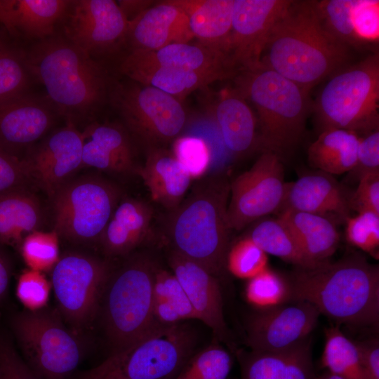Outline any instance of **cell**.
<instances>
[{
	"instance_id": "f35d334b",
	"label": "cell",
	"mask_w": 379,
	"mask_h": 379,
	"mask_svg": "<svg viewBox=\"0 0 379 379\" xmlns=\"http://www.w3.org/2000/svg\"><path fill=\"white\" fill-rule=\"evenodd\" d=\"M245 297L248 303L260 310L283 305L291 299L288 279L267 267L248 280Z\"/></svg>"
},
{
	"instance_id": "b9f144b4",
	"label": "cell",
	"mask_w": 379,
	"mask_h": 379,
	"mask_svg": "<svg viewBox=\"0 0 379 379\" xmlns=\"http://www.w3.org/2000/svg\"><path fill=\"white\" fill-rule=\"evenodd\" d=\"M171 152L192 180L201 178L213 161L209 144L199 136H178L173 141Z\"/></svg>"
},
{
	"instance_id": "7bdbcfd3",
	"label": "cell",
	"mask_w": 379,
	"mask_h": 379,
	"mask_svg": "<svg viewBox=\"0 0 379 379\" xmlns=\"http://www.w3.org/2000/svg\"><path fill=\"white\" fill-rule=\"evenodd\" d=\"M267 263V254L247 236L229 247L225 265L232 275L248 280L266 270Z\"/></svg>"
},
{
	"instance_id": "5bb4252c",
	"label": "cell",
	"mask_w": 379,
	"mask_h": 379,
	"mask_svg": "<svg viewBox=\"0 0 379 379\" xmlns=\"http://www.w3.org/2000/svg\"><path fill=\"white\" fill-rule=\"evenodd\" d=\"M291 0H234L226 58L236 72L261 65L270 34Z\"/></svg>"
},
{
	"instance_id": "8992f818",
	"label": "cell",
	"mask_w": 379,
	"mask_h": 379,
	"mask_svg": "<svg viewBox=\"0 0 379 379\" xmlns=\"http://www.w3.org/2000/svg\"><path fill=\"white\" fill-rule=\"evenodd\" d=\"M128 255L119 268L112 270L98 311L111 353L128 347L160 326L153 316L157 265L146 254Z\"/></svg>"
},
{
	"instance_id": "52a82bcc",
	"label": "cell",
	"mask_w": 379,
	"mask_h": 379,
	"mask_svg": "<svg viewBox=\"0 0 379 379\" xmlns=\"http://www.w3.org/2000/svg\"><path fill=\"white\" fill-rule=\"evenodd\" d=\"M379 55L343 67L330 76L312 104L319 131L348 130L358 135L378 129Z\"/></svg>"
},
{
	"instance_id": "e575fe53",
	"label": "cell",
	"mask_w": 379,
	"mask_h": 379,
	"mask_svg": "<svg viewBox=\"0 0 379 379\" xmlns=\"http://www.w3.org/2000/svg\"><path fill=\"white\" fill-rule=\"evenodd\" d=\"M248 237L267 254L278 257L298 267H311L288 227L278 217L260 220Z\"/></svg>"
},
{
	"instance_id": "d6a6232c",
	"label": "cell",
	"mask_w": 379,
	"mask_h": 379,
	"mask_svg": "<svg viewBox=\"0 0 379 379\" xmlns=\"http://www.w3.org/2000/svg\"><path fill=\"white\" fill-rule=\"evenodd\" d=\"M359 140V135L348 130L322 131L308 148V161L332 175L348 173L355 165Z\"/></svg>"
},
{
	"instance_id": "4dcf8cb0",
	"label": "cell",
	"mask_w": 379,
	"mask_h": 379,
	"mask_svg": "<svg viewBox=\"0 0 379 379\" xmlns=\"http://www.w3.org/2000/svg\"><path fill=\"white\" fill-rule=\"evenodd\" d=\"M120 71L133 81L157 88L179 100L193 91L232 74L222 72H194L121 62Z\"/></svg>"
},
{
	"instance_id": "ba28073f",
	"label": "cell",
	"mask_w": 379,
	"mask_h": 379,
	"mask_svg": "<svg viewBox=\"0 0 379 379\" xmlns=\"http://www.w3.org/2000/svg\"><path fill=\"white\" fill-rule=\"evenodd\" d=\"M197 335L182 322L160 326L128 347L111 353L78 379H174L195 352Z\"/></svg>"
},
{
	"instance_id": "1f68e13d",
	"label": "cell",
	"mask_w": 379,
	"mask_h": 379,
	"mask_svg": "<svg viewBox=\"0 0 379 379\" xmlns=\"http://www.w3.org/2000/svg\"><path fill=\"white\" fill-rule=\"evenodd\" d=\"M42 222L40 201L25 187L0 195V242L21 244L27 235L39 230Z\"/></svg>"
},
{
	"instance_id": "e0dca14e",
	"label": "cell",
	"mask_w": 379,
	"mask_h": 379,
	"mask_svg": "<svg viewBox=\"0 0 379 379\" xmlns=\"http://www.w3.org/2000/svg\"><path fill=\"white\" fill-rule=\"evenodd\" d=\"M319 315L313 305L304 301L260 310L247 321L246 343L258 352L291 347L309 338Z\"/></svg>"
},
{
	"instance_id": "4fadbf2b",
	"label": "cell",
	"mask_w": 379,
	"mask_h": 379,
	"mask_svg": "<svg viewBox=\"0 0 379 379\" xmlns=\"http://www.w3.org/2000/svg\"><path fill=\"white\" fill-rule=\"evenodd\" d=\"M286 185L282 159L271 151H262L252 166L230 183L227 209L230 229L241 230L279 211Z\"/></svg>"
},
{
	"instance_id": "8d00e7d4",
	"label": "cell",
	"mask_w": 379,
	"mask_h": 379,
	"mask_svg": "<svg viewBox=\"0 0 379 379\" xmlns=\"http://www.w3.org/2000/svg\"><path fill=\"white\" fill-rule=\"evenodd\" d=\"M357 0L314 1L319 21L335 41L347 46L359 47L361 43L354 27L353 14Z\"/></svg>"
},
{
	"instance_id": "9a60e30c",
	"label": "cell",
	"mask_w": 379,
	"mask_h": 379,
	"mask_svg": "<svg viewBox=\"0 0 379 379\" xmlns=\"http://www.w3.org/2000/svg\"><path fill=\"white\" fill-rule=\"evenodd\" d=\"M82 149L81 131L67 121L21 159L28 180L52 197L81 168Z\"/></svg>"
},
{
	"instance_id": "f5cc1de1",
	"label": "cell",
	"mask_w": 379,
	"mask_h": 379,
	"mask_svg": "<svg viewBox=\"0 0 379 379\" xmlns=\"http://www.w3.org/2000/svg\"><path fill=\"white\" fill-rule=\"evenodd\" d=\"M152 1H119L120 8L129 20L131 14H135L134 18L139 13L142 12L146 8H149V5Z\"/></svg>"
},
{
	"instance_id": "603a6c76",
	"label": "cell",
	"mask_w": 379,
	"mask_h": 379,
	"mask_svg": "<svg viewBox=\"0 0 379 379\" xmlns=\"http://www.w3.org/2000/svg\"><path fill=\"white\" fill-rule=\"evenodd\" d=\"M153 214L151 205L143 200L121 199L98 241L105 254L128 255L147 241L152 232Z\"/></svg>"
},
{
	"instance_id": "3957f363",
	"label": "cell",
	"mask_w": 379,
	"mask_h": 379,
	"mask_svg": "<svg viewBox=\"0 0 379 379\" xmlns=\"http://www.w3.org/2000/svg\"><path fill=\"white\" fill-rule=\"evenodd\" d=\"M31 75L44 85L58 114L76 122L88 117L105 95V72L65 38L42 40L25 56Z\"/></svg>"
},
{
	"instance_id": "ab89813d",
	"label": "cell",
	"mask_w": 379,
	"mask_h": 379,
	"mask_svg": "<svg viewBox=\"0 0 379 379\" xmlns=\"http://www.w3.org/2000/svg\"><path fill=\"white\" fill-rule=\"evenodd\" d=\"M30 76L25 56L17 51L1 46L0 104L28 93Z\"/></svg>"
},
{
	"instance_id": "f6af8a7d",
	"label": "cell",
	"mask_w": 379,
	"mask_h": 379,
	"mask_svg": "<svg viewBox=\"0 0 379 379\" xmlns=\"http://www.w3.org/2000/svg\"><path fill=\"white\" fill-rule=\"evenodd\" d=\"M51 288V284L43 272L27 269L18 278L16 296L27 310H39L46 307Z\"/></svg>"
},
{
	"instance_id": "cb8c5ba5",
	"label": "cell",
	"mask_w": 379,
	"mask_h": 379,
	"mask_svg": "<svg viewBox=\"0 0 379 379\" xmlns=\"http://www.w3.org/2000/svg\"><path fill=\"white\" fill-rule=\"evenodd\" d=\"M241 379H316L309 338L281 350L238 352Z\"/></svg>"
},
{
	"instance_id": "6da1fadb",
	"label": "cell",
	"mask_w": 379,
	"mask_h": 379,
	"mask_svg": "<svg viewBox=\"0 0 379 379\" xmlns=\"http://www.w3.org/2000/svg\"><path fill=\"white\" fill-rule=\"evenodd\" d=\"M291 299L313 305L336 323L375 326L379 321V268L361 255L298 267L288 279Z\"/></svg>"
},
{
	"instance_id": "5b68a950",
	"label": "cell",
	"mask_w": 379,
	"mask_h": 379,
	"mask_svg": "<svg viewBox=\"0 0 379 379\" xmlns=\"http://www.w3.org/2000/svg\"><path fill=\"white\" fill-rule=\"evenodd\" d=\"M237 92L254 106L260 148L281 159L300 142L312 112L309 90L262 65L242 71Z\"/></svg>"
},
{
	"instance_id": "7c38bea8",
	"label": "cell",
	"mask_w": 379,
	"mask_h": 379,
	"mask_svg": "<svg viewBox=\"0 0 379 379\" xmlns=\"http://www.w3.org/2000/svg\"><path fill=\"white\" fill-rule=\"evenodd\" d=\"M116 104L126 130L148 149L173 141L185 126L186 113L180 100L151 86L123 87Z\"/></svg>"
},
{
	"instance_id": "ffe728a7",
	"label": "cell",
	"mask_w": 379,
	"mask_h": 379,
	"mask_svg": "<svg viewBox=\"0 0 379 379\" xmlns=\"http://www.w3.org/2000/svg\"><path fill=\"white\" fill-rule=\"evenodd\" d=\"M350 198L344 185L332 175L319 171L286 182L279 211L290 209L316 214L337 225L350 216Z\"/></svg>"
},
{
	"instance_id": "4316f807",
	"label": "cell",
	"mask_w": 379,
	"mask_h": 379,
	"mask_svg": "<svg viewBox=\"0 0 379 379\" xmlns=\"http://www.w3.org/2000/svg\"><path fill=\"white\" fill-rule=\"evenodd\" d=\"M123 62L194 72L236 73L221 53L198 42L171 44L154 51L132 50Z\"/></svg>"
},
{
	"instance_id": "9f6ffc18",
	"label": "cell",
	"mask_w": 379,
	"mask_h": 379,
	"mask_svg": "<svg viewBox=\"0 0 379 379\" xmlns=\"http://www.w3.org/2000/svg\"><path fill=\"white\" fill-rule=\"evenodd\" d=\"M1 42H0V48H1Z\"/></svg>"
},
{
	"instance_id": "bcb514c9",
	"label": "cell",
	"mask_w": 379,
	"mask_h": 379,
	"mask_svg": "<svg viewBox=\"0 0 379 379\" xmlns=\"http://www.w3.org/2000/svg\"><path fill=\"white\" fill-rule=\"evenodd\" d=\"M379 172V130L360 136L357 160L348 172L349 180L357 182L368 173Z\"/></svg>"
},
{
	"instance_id": "f546056e",
	"label": "cell",
	"mask_w": 379,
	"mask_h": 379,
	"mask_svg": "<svg viewBox=\"0 0 379 379\" xmlns=\"http://www.w3.org/2000/svg\"><path fill=\"white\" fill-rule=\"evenodd\" d=\"M215 116L223 144L232 154L241 156L260 147L256 117L237 91L221 98Z\"/></svg>"
},
{
	"instance_id": "60d3db41",
	"label": "cell",
	"mask_w": 379,
	"mask_h": 379,
	"mask_svg": "<svg viewBox=\"0 0 379 379\" xmlns=\"http://www.w3.org/2000/svg\"><path fill=\"white\" fill-rule=\"evenodd\" d=\"M59 237L55 230H36L23 239L20 253L29 269L41 272L52 270L60 258Z\"/></svg>"
},
{
	"instance_id": "44dd1931",
	"label": "cell",
	"mask_w": 379,
	"mask_h": 379,
	"mask_svg": "<svg viewBox=\"0 0 379 379\" xmlns=\"http://www.w3.org/2000/svg\"><path fill=\"white\" fill-rule=\"evenodd\" d=\"M126 39L132 50L154 51L194 39L185 12L171 0L144 10L128 20Z\"/></svg>"
},
{
	"instance_id": "8fae6325",
	"label": "cell",
	"mask_w": 379,
	"mask_h": 379,
	"mask_svg": "<svg viewBox=\"0 0 379 379\" xmlns=\"http://www.w3.org/2000/svg\"><path fill=\"white\" fill-rule=\"evenodd\" d=\"M110 264L96 256L69 252L52 269L51 286L59 311L79 335L98 315Z\"/></svg>"
},
{
	"instance_id": "836d02e7",
	"label": "cell",
	"mask_w": 379,
	"mask_h": 379,
	"mask_svg": "<svg viewBox=\"0 0 379 379\" xmlns=\"http://www.w3.org/2000/svg\"><path fill=\"white\" fill-rule=\"evenodd\" d=\"M153 316L159 326L198 319L185 292L171 270L157 266L153 286Z\"/></svg>"
},
{
	"instance_id": "d6986e66",
	"label": "cell",
	"mask_w": 379,
	"mask_h": 379,
	"mask_svg": "<svg viewBox=\"0 0 379 379\" xmlns=\"http://www.w3.org/2000/svg\"><path fill=\"white\" fill-rule=\"evenodd\" d=\"M168 264L185 292L198 320L208 326L220 340L230 336L218 278L197 262L171 250Z\"/></svg>"
},
{
	"instance_id": "681fc988",
	"label": "cell",
	"mask_w": 379,
	"mask_h": 379,
	"mask_svg": "<svg viewBox=\"0 0 379 379\" xmlns=\"http://www.w3.org/2000/svg\"><path fill=\"white\" fill-rule=\"evenodd\" d=\"M0 379H41L12 345L0 337Z\"/></svg>"
},
{
	"instance_id": "c3c4849f",
	"label": "cell",
	"mask_w": 379,
	"mask_h": 379,
	"mask_svg": "<svg viewBox=\"0 0 379 379\" xmlns=\"http://www.w3.org/2000/svg\"><path fill=\"white\" fill-rule=\"evenodd\" d=\"M352 210L379 214V172L368 173L359 181L350 198Z\"/></svg>"
},
{
	"instance_id": "7dc6e473",
	"label": "cell",
	"mask_w": 379,
	"mask_h": 379,
	"mask_svg": "<svg viewBox=\"0 0 379 379\" xmlns=\"http://www.w3.org/2000/svg\"><path fill=\"white\" fill-rule=\"evenodd\" d=\"M353 21L355 32L362 45L378 41L379 1L357 0Z\"/></svg>"
},
{
	"instance_id": "11a10c76",
	"label": "cell",
	"mask_w": 379,
	"mask_h": 379,
	"mask_svg": "<svg viewBox=\"0 0 379 379\" xmlns=\"http://www.w3.org/2000/svg\"><path fill=\"white\" fill-rule=\"evenodd\" d=\"M316 379H345L328 371L316 377Z\"/></svg>"
},
{
	"instance_id": "9c48e42d",
	"label": "cell",
	"mask_w": 379,
	"mask_h": 379,
	"mask_svg": "<svg viewBox=\"0 0 379 379\" xmlns=\"http://www.w3.org/2000/svg\"><path fill=\"white\" fill-rule=\"evenodd\" d=\"M12 327L24 361L41 379H68L81 361L79 335L53 310L22 311Z\"/></svg>"
},
{
	"instance_id": "484cf974",
	"label": "cell",
	"mask_w": 379,
	"mask_h": 379,
	"mask_svg": "<svg viewBox=\"0 0 379 379\" xmlns=\"http://www.w3.org/2000/svg\"><path fill=\"white\" fill-rule=\"evenodd\" d=\"M71 1L0 0V22L13 35L44 40L53 34Z\"/></svg>"
},
{
	"instance_id": "2e32d148",
	"label": "cell",
	"mask_w": 379,
	"mask_h": 379,
	"mask_svg": "<svg viewBox=\"0 0 379 379\" xmlns=\"http://www.w3.org/2000/svg\"><path fill=\"white\" fill-rule=\"evenodd\" d=\"M65 15V38L92 57L126 39L128 20L117 1H72Z\"/></svg>"
},
{
	"instance_id": "ee69618b",
	"label": "cell",
	"mask_w": 379,
	"mask_h": 379,
	"mask_svg": "<svg viewBox=\"0 0 379 379\" xmlns=\"http://www.w3.org/2000/svg\"><path fill=\"white\" fill-rule=\"evenodd\" d=\"M347 241L358 248L378 256L379 214L371 211L358 213L345 222Z\"/></svg>"
},
{
	"instance_id": "7a4b0ae2",
	"label": "cell",
	"mask_w": 379,
	"mask_h": 379,
	"mask_svg": "<svg viewBox=\"0 0 379 379\" xmlns=\"http://www.w3.org/2000/svg\"><path fill=\"white\" fill-rule=\"evenodd\" d=\"M348 48L332 39L314 1H292L274 25L261 65L309 91L344 67Z\"/></svg>"
},
{
	"instance_id": "74e56055",
	"label": "cell",
	"mask_w": 379,
	"mask_h": 379,
	"mask_svg": "<svg viewBox=\"0 0 379 379\" xmlns=\"http://www.w3.org/2000/svg\"><path fill=\"white\" fill-rule=\"evenodd\" d=\"M232 365L230 353L213 344L194 352L174 379H227Z\"/></svg>"
},
{
	"instance_id": "d590c367",
	"label": "cell",
	"mask_w": 379,
	"mask_h": 379,
	"mask_svg": "<svg viewBox=\"0 0 379 379\" xmlns=\"http://www.w3.org/2000/svg\"><path fill=\"white\" fill-rule=\"evenodd\" d=\"M321 364L326 371L345 379H364L357 345L338 327L326 331Z\"/></svg>"
},
{
	"instance_id": "f907efd6",
	"label": "cell",
	"mask_w": 379,
	"mask_h": 379,
	"mask_svg": "<svg viewBox=\"0 0 379 379\" xmlns=\"http://www.w3.org/2000/svg\"><path fill=\"white\" fill-rule=\"evenodd\" d=\"M28 182L21 159L0 147V195L13 190L25 187Z\"/></svg>"
},
{
	"instance_id": "f1b7e54d",
	"label": "cell",
	"mask_w": 379,
	"mask_h": 379,
	"mask_svg": "<svg viewBox=\"0 0 379 379\" xmlns=\"http://www.w3.org/2000/svg\"><path fill=\"white\" fill-rule=\"evenodd\" d=\"M279 212L278 218L287 225L311 267L329 260L340 241L336 225L316 214L290 209Z\"/></svg>"
},
{
	"instance_id": "7402d4cb",
	"label": "cell",
	"mask_w": 379,
	"mask_h": 379,
	"mask_svg": "<svg viewBox=\"0 0 379 379\" xmlns=\"http://www.w3.org/2000/svg\"><path fill=\"white\" fill-rule=\"evenodd\" d=\"M81 168L117 174L136 173L135 154L128 131L114 123L92 122L81 131Z\"/></svg>"
},
{
	"instance_id": "83f0119b",
	"label": "cell",
	"mask_w": 379,
	"mask_h": 379,
	"mask_svg": "<svg viewBox=\"0 0 379 379\" xmlns=\"http://www.w3.org/2000/svg\"><path fill=\"white\" fill-rule=\"evenodd\" d=\"M171 1L186 14L190 30L198 43L226 58L234 0Z\"/></svg>"
},
{
	"instance_id": "d4e9b609",
	"label": "cell",
	"mask_w": 379,
	"mask_h": 379,
	"mask_svg": "<svg viewBox=\"0 0 379 379\" xmlns=\"http://www.w3.org/2000/svg\"><path fill=\"white\" fill-rule=\"evenodd\" d=\"M136 173L152 201L171 212L182 201L192 181L172 152L164 147L148 149L145 161Z\"/></svg>"
},
{
	"instance_id": "db71d44e",
	"label": "cell",
	"mask_w": 379,
	"mask_h": 379,
	"mask_svg": "<svg viewBox=\"0 0 379 379\" xmlns=\"http://www.w3.org/2000/svg\"><path fill=\"white\" fill-rule=\"evenodd\" d=\"M11 277V270L6 260L0 254V300L7 292Z\"/></svg>"
},
{
	"instance_id": "816d5d0a",
	"label": "cell",
	"mask_w": 379,
	"mask_h": 379,
	"mask_svg": "<svg viewBox=\"0 0 379 379\" xmlns=\"http://www.w3.org/2000/svg\"><path fill=\"white\" fill-rule=\"evenodd\" d=\"M364 379H379V343L376 338L355 343Z\"/></svg>"
},
{
	"instance_id": "30bf717a",
	"label": "cell",
	"mask_w": 379,
	"mask_h": 379,
	"mask_svg": "<svg viewBox=\"0 0 379 379\" xmlns=\"http://www.w3.org/2000/svg\"><path fill=\"white\" fill-rule=\"evenodd\" d=\"M54 229L59 237L77 244L98 242L121 190L98 175L71 178L51 197Z\"/></svg>"
},
{
	"instance_id": "277c9868",
	"label": "cell",
	"mask_w": 379,
	"mask_h": 379,
	"mask_svg": "<svg viewBox=\"0 0 379 379\" xmlns=\"http://www.w3.org/2000/svg\"><path fill=\"white\" fill-rule=\"evenodd\" d=\"M229 197L230 183L223 175L202 180L171 211L167 228L172 250L217 278L226 268L229 249Z\"/></svg>"
},
{
	"instance_id": "ac0fdd59",
	"label": "cell",
	"mask_w": 379,
	"mask_h": 379,
	"mask_svg": "<svg viewBox=\"0 0 379 379\" xmlns=\"http://www.w3.org/2000/svg\"><path fill=\"white\" fill-rule=\"evenodd\" d=\"M55 113L47 98L29 93L1 103L0 147L17 157V152L30 147L46 135L54 123Z\"/></svg>"
}]
</instances>
